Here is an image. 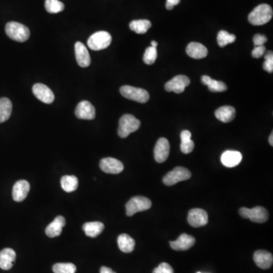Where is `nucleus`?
I'll return each instance as SVG.
<instances>
[{"label":"nucleus","mask_w":273,"mask_h":273,"mask_svg":"<svg viewBox=\"0 0 273 273\" xmlns=\"http://www.w3.org/2000/svg\"><path fill=\"white\" fill-rule=\"evenodd\" d=\"M273 8L267 4H261L256 7L248 16L250 23L256 26L268 23L273 18Z\"/></svg>","instance_id":"1"},{"label":"nucleus","mask_w":273,"mask_h":273,"mask_svg":"<svg viewBox=\"0 0 273 273\" xmlns=\"http://www.w3.org/2000/svg\"><path fill=\"white\" fill-rule=\"evenodd\" d=\"M5 33L12 40L21 43L26 41L30 37L29 28L18 22H10L7 23Z\"/></svg>","instance_id":"2"},{"label":"nucleus","mask_w":273,"mask_h":273,"mask_svg":"<svg viewBox=\"0 0 273 273\" xmlns=\"http://www.w3.org/2000/svg\"><path fill=\"white\" fill-rule=\"evenodd\" d=\"M140 126V122L134 115L125 114L119 120L118 135L122 138H125L131 134L138 130Z\"/></svg>","instance_id":"3"},{"label":"nucleus","mask_w":273,"mask_h":273,"mask_svg":"<svg viewBox=\"0 0 273 273\" xmlns=\"http://www.w3.org/2000/svg\"><path fill=\"white\" fill-rule=\"evenodd\" d=\"M112 43V36L109 32H98L90 36L87 40V46L95 51L104 50Z\"/></svg>","instance_id":"4"},{"label":"nucleus","mask_w":273,"mask_h":273,"mask_svg":"<svg viewBox=\"0 0 273 273\" xmlns=\"http://www.w3.org/2000/svg\"><path fill=\"white\" fill-rule=\"evenodd\" d=\"M120 93L125 98L136 101L140 103H145L150 100V94L146 90L125 85L120 88Z\"/></svg>","instance_id":"5"},{"label":"nucleus","mask_w":273,"mask_h":273,"mask_svg":"<svg viewBox=\"0 0 273 273\" xmlns=\"http://www.w3.org/2000/svg\"><path fill=\"white\" fill-rule=\"evenodd\" d=\"M239 213L244 219H249L253 222L263 223L269 219V212L263 206H255L252 209L242 207L239 209Z\"/></svg>","instance_id":"6"},{"label":"nucleus","mask_w":273,"mask_h":273,"mask_svg":"<svg viewBox=\"0 0 273 273\" xmlns=\"http://www.w3.org/2000/svg\"><path fill=\"white\" fill-rule=\"evenodd\" d=\"M152 203L149 198L136 196L132 198L126 204V213L128 216H132L136 212H143L150 209Z\"/></svg>","instance_id":"7"},{"label":"nucleus","mask_w":273,"mask_h":273,"mask_svg":"<svg viewBox=\"0 0 273 273\" xmlns=\"http://www.w3.org/2000/svg\"><path fill=\"white\" fill-rule=\"evenodd\" d=\"M191 177V172L188 169L176 167L163 177V181L167 186H172L180 181L189 179Z\"/></svg>","instance_id":"8"},{"label":"nucleus","mask_w":273,"mask_h":273,"mask_svg":"<svg viewBox=\"0 0 273 273\" xmlns=\"http://www.w3.org/2000/svg\"><path fill=\"white\" fill-rule=\"evenodd\" d=\"M191 81L189 77L185 75H178L173 77L172 79L166 84L165 89L168 92H174L181 94L189 85Z\"/></svg>","instance_id":"9"},{"label":"nucleus","mask_w":273,"mask_h":273,"mask_svg":"<svg viewBox=\"0 0 273 273\" xmlns=\"http://www.w3.org/2000/svg\"><path fill=\"white\" fill-rule=\"evenodd\" d=\"M188 222L190 226L194 228L206 226L208 222V214L204 209L195 208L188 212Z\"/></svg>","instance_id":"10"},{"label":"nucleus","mask_w":273,"mask_h":273,"mask_svg":"<svg viewBox=\"0 0 273 273\" xmlns=\"http://www.w3.org/2000/svg\"><path fill=\"white\" fill-rule=\"evenodd\" d=\"M100 167L102 171L108 174H119L124 170L123 163L112 157L102 159L100 163Z\"/></svg>","instance_id":"11"},{"label":"nucleus","mask_w":273,"mask_h":273,"mask_svg":"<svg viewBox=\"0 0 273 273\" xmlns=\"http://www.w3.org/2000/svg\"><path fill=\"white\" fill-rule=\"evenodd\" d=\"M75 115L80 119L93 120L95 119V108L89 101H81L76 107Z\"/></svg>","instance_id":"12"},{"label":"nucleus","mask_w":273,"mask_h":273,"mask_svg":"<svg viewBox=\"0 0 273 273\" xmlns=\"http://www.w3.org/2000/svg\"><path fill=\"white\" fill-rule=\"evenodd\" d=\"M170 142L165 137L159 139L154 147L155 160L159 163H164L170 155Z\"/></svg>","instance_id":"13"},{"label":"nucleus","mask_w":273,"mask_h":273,"mask_svg":"<svg viewBox=\"0 0 273 273\" xmlns=\"http://www.w3.org/2000/svg\"><path fill=\"white\" fill-rule=\"evenodd\" d=\"M33 94L39 101L46 104H50L54 101L55 96L50 88L43 84H35L34 85Z\"/></svg>","instance_id":"14"},{"label":"nucleus","mask_w":273,"mask_h":273,"mask_svg":"<svg viewBox=\"0 0 273 273\" xmlns=\"http://www.w3.org/2000/svg\"><path fill=\"white\" fill-rule=\"evenodd\" d=\"M76 60L78 66L82 68H87L91 65V60L89 52L85 45L81 42H77L74 45Z\"/></svg>","instance_id":"15"},{"label":"nucleus","mask_w":273,"mask_h":273,"mask_svg":"<svg viewBox=\"0 0 273 273\" xmlns=\"http://www.w3.org/2000/svg\"><path fill=\"white\" fill-rule=\"evenodd\" d=\"M195 239L193 236L187 235V234H181L178 239L174 241H170V246L171 248L178 251H184V250H189L195 243Z\"/></svg>","instance_id":"16"},{"label":"nucleus","mask_w":273,"mask_h":273,"mask_svg":"<svg viewBox=\"0 0 273 273\" xmlns=\"http://www.w3.org/2000/svg\"><path fill=\"white\" fill-rule=\"evenodd\" d=\"M253 260L256 265L262 270H268L273 266V254L267 250H257L253 254Z\"/></svg>","instance_id":"17"},{"label":"nucleus","mask_w":273,"mask_h":273,"mask_svg":"<svg viewBox=\"0 0 273 273\" xmlns=\"http://www.w3.org/2000/svg\"><path fill=\"white\" fill-rule=\"evenodd\" d=\"M30 191V184L25 180H20L14 184L12 198L16 202H22L28 197Z\"/></svg>","instance_id":"18"},{"label":"nucleus","mask_w":273,"mask_h":273,"mask_svg":"<svg viewBox=\"0 0 273 273\" xmlns=\"http://www.w3.org/2000/svg\"><path fill=\"white\" fill-rule=\"evenodd\" d=\"M242 160V154L236 150H226L221 156L222 165L228 168H233L240 164Z\"/></svg>","instance_id":"19"},{"label":"nucleus","mask_w":273,"mask_h":273,"mask_svg":"<svg viewBox=\"0 0 273 273\" xmlns=\"http://www.w3.org/2000/svg\"><path fill=\"white\" fill-rule=\"evenodd\" d=\"M16 259V253L11 248H5L0 251V268L9 270Z\"/></svg>","instance_id":"20"},{"label":"nucleus","mask_w":273,"mask_h":273,"mask_svg":"<svg viewBox=\"0 0 273 273\" xmlns=\"http://www.w3.org/2000/svg\"><path fill=\"white\" fill-rule=\"evenodd\" d=\"M66 226V219L63 216H59L46 227V235L48 237H58L61 235L63 228Z\"/></svg>","instance_id":"21"},{"label":"nucleus","mask_w":273,"mask_h":273,"mask_svg":"<svg viewBox=\"0 0 273 273\" xmlns=\"http://www.w3.org/2000/svg\"><path fill=\"white\" fill-rule=\"evenodd\" d=\"M186 52L190 57L195 60L204 59L208 54V50L206 46L197 42H191L189 43L187 46Z\"/></svg>","instance_id":"22"},{"label":"nucleus","mask_w":273,"mask_h":273,"mask_svg":"<svg viewBox=\"0 0 273 273\" xmlns=\"http://www.w3.org/2000/svg\"><path fill=\"white\" fill-rule=\"evenodd\" d=\"M216 119L224 123L232 122L236 117V109L230 105L219 107L215 112Z\"/></svg>","instance_id":"23"},{"label":"nucleus","mask_w":273,"mask_h":273,"mask_svg":"<svg viewBox=\"0 0 273 273\" xmlns=\"http://www.w3.org/2000/svg\"><path fill=\"white\" fill-rule=\"evenodd\" d=\"M201 81L204 85L207 86L211 92H223L227 90V86L225 83L212 79L207 75L202 76Z\"/></svg>","instance_id":"24"},{"label":"nucleus","mask_w":273,"mask_h":273,"mask_svg":"<svg viewBox=\"0 0 273 273\" xmlns=\"http://www.w3.org/2000/svg\"><path fill=\"white\" fill-rule=\"evenodd\" d=\"M104 225L101 222H87L83 226V230L86 236L91 238H96L102 233Z\"/></svg>","instance_id":"25"},{"label":"nucleus","mask_w":273,"mask_h":273,"mask_svg":"<svg viewBox=\"0 0 273 273\" xmlns=\"http://www.w3.org/2000/svg\"><path fill=\"white\" fill-rule=\"evenodd\" d=\"M118 245L121 251L131 253L135 247V240L127 234H122L118 237Z\"/></svg>","instance_id":"26"},{"label":"nucleus","mask_w":273,"mask_h":273,"mask_svg":"<svg viewBox=\"0 0 273 273\" xmlns=\"http://www.w3.org/2000/svg\"><path fill=\"white\" fill-rule=\"evenodd\" d=\"M12 112V103L6 97L0 99V123L5 122L10 118Z\"/></svg>","instance_id":"27"},{"label":"nucleus","mask_w":273,"mask_h":273,"mask_svg":"<svg viewBox=\"0 0 273 273\" xmlns=\"http://www.w3.org/2000/svg\"><path fill=\"white\" fill-rule=\"evenodd\" d=\"M181 150L183 153L188 154L193 151L194 143L191 140V133L188 130L183 131L181 133Z\"/></svg>","instance_id":"28"},{"label":"nucleus","mask_w":273,"mask_h":273,"mask_svg":"<svg viewBox=\"0 0 273 273\" xmlns=\"http://www.w3.org/2000/svg\"><path fill=\"white\" fill-rule=\"evenodd\" d=\"M151 22L149 20H145V19L132 21L129 25L131 30L133 31L135 33L139 34L147 33V31L151 28Z\"/></svg>","instance_id":"29"},{"label":"nucleus","mask_w":273,"mask_h":273,"mask_svg":"<svg viewBox=\"0 0 273 273\" xmlns=\"http://www.w3.org/2000/svg\"><path fill=\"white\" fill-rule=\"evenodd\" d=\"M61 186L66 192H73L78 187V179L74 175H65L61 178Z\"/></svg>","instance_id":"30"},{"label":"nucleus","mask_w":273,"mask_h":273,"mask_svg":"<svg viewBox=\"0 0 273 273\" xmlns=\"http://www.w3.org/2000/svg\"><path fill=\"white\" fill-rule=\"evenodd\" d=\"M236 40V35L231 34L226 31H221L218 34L217 42L220 47H225L229 43H234Z\"/></svg>","instance_id":"31"},{"label":"nucleus","mask_w":273,"mask_h":273,"mask_svg":"<svg viewBox=\"0 0 273 273\" xmlns=\"http://www.w3.org/2000/svg\"><path fill=\"white\" fill-rule=\"evenodd\" d=\"M45 8L49 13L56 14L63 12L65 5L59 0H46Z\"/></svg>","instance_id":"32"},{"label":"nucleus","mask_w":273,"mask_h":273,"mask_svg":"<svg viewBox=\"0 0 273 273\" xmlns=\"http://www.w3.org/2000/svg\"><path fill=\"white\" fill-rule=\"evenodd\" d=\"M54 273H75L76 267L71 263H56L53 267Z\"/></svg>","instance_id":"33"},{"label":"nucleus","mask_w":273,"mask_h":273,"mask_svg":"<svg viewBox=\"0 0 273 273\" xmlns=\"http://www.w3.org/2000/svg\"><path fill=\"white\" fill-rule=\"evenodd\" d=\"M157 58V47L150 46L147 48L143 55V62L147 65H152L156 62Z\"/></svg>","instance_id":"34"},{"label":"nucleus","mask_w":273,"mask_h":273,"mask_svg":"<svg viewBox=\"0 0 273 273\" xmlns=\"http://www.w3.org/2000/svg\"><path fill=\"white\" fill-rule=\"evenodd\" d=\"M265 62L263 63V69L269 73H273V52H267L264 56Z\"/></svg>","instance_id":"35"},{"label":"nucleus","mask_w":273,"mask_h":273,"mask_svg":"<svg viewBox=\"0 0 273 273\" xmlns=\"http://www.w3.org/2000/svg\"><path fill=\"white\" fill-rule=\"evenodd\" d=\"M153 273H174V270L169 263H162L158 267L154 269Z\"/></svg>","instance_id":"36"},{"label":"nucleus","mask_w":273,"mask_h":273,"mask_svg":"<svg viewBox=\"0 0 273 273\" xmlns=\"http://www.w3.org/2000/svg\"><path fill=\"white\" fill-rule=\"evenodd\" d=\"M266 52V47L264 46H255L252 52V56L255 59L261 58Z\"/></svg>","instance_id":"37"},{"label":"nucleus","mask_w":273,"mask_h":273,"mask_svg":"<svg viewBox=\"0 0 273 273\" xmlns=\"http://www.w3.org/2000/svg\"><path fill=\"white\" fill-rule=\"evenodd\" d=\"M267 38L262 34H256L253 36V43L255 46H264V43H267Z\"/></svg>","instance_id":"38"},{"label":"nucleus","mask_w":273,"mask_h":273,"mask_svg":"<svg viewBox=\"0 0 273 273\" xmlns=\"http://www.w3.org/2000/svg\"><path fill=\"white\" fill-rule=\"evenodd\" d=\"M181 0H167L166 7L168 10H171L174 8V5H178Z\"/></svg>","instance_id":"39"},{"label":"nucleus","mask_w":273,"mask_h":273,"mask_svg":"<svg viewBox=\"0 0 273 273\" xmlns=\"http://www.w3.org/2000/svg\"><path fill=\"white\" fill-rule=\"evenodd\" d=\"M101 273H116L114 272L112 269L109 268V267H102L101 269Z\"/></svg>","instance_id":"40"},{"label":"nucleus","mask_w":273,"mask_h":273,"mask_svg":"<svg viewBox=\"0 0 273 273\" xmlns=\"http://www.w3.org/2000/svg\"><path fill=\"white\" fill-rule=\"evenodd\" d=\"M273 133L272 132L271 135H270V137H269V142H270V145L273 146Z\"/></svg>","instance_id":"41"},{"label":"nucleus","mask_w":273,"mask_h":273,"mask_svg":"<svg viewBox=\"0 0 273 273\" xmlns=\"http://www.w3.org/2000/svg\"><path fill=\"white\" fill-rule=\"evenodd\" d=\"M158 46V43H157V41H153L151 42V46H153V47H157V46Z\"/></svg>","instance_id":"42"},{"label":"nucleus","mask_w":273,"mask_h":273,"mask_svg":"<svg viewBox=\"0 0 273 273\" xmlns=\"http://www.w3.org/2000/svg\"><path fill=\"white\" fill-rule=\"evenodd\" d=\"M200 273V272H198V273Z\"/></svg>","instance_id":"43"}]
</instances>
